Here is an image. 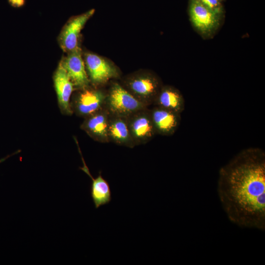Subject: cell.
Instances as JSON below:
<instances>
[{"instance_id": "ac0fdd59", "label": "cell", "mask_w": 265, "mask_h": 265, "mask_svg": "<svg viewBox=\"0 0 265 265\" xmlns=\"http://www.w3.org/2000/svg\"><path fill=\"white\" fill-rule=\"evenodd\" d=\"M220 0L222 1V0Z\"/></svg>"}, {"instance_id": "9a60e30c", "label": "cell", "mask_w": 265, "mask_h": 265, "mask_svg": "<svg viewBox=\"0 0 265 265\" xmlns=\"http://www.w3.org/2000/svg\"><path fill=\"white\" fill-rule=\"evenodd\" d=\"M156 106L181 114L184 110L185 102L180 91L169 85L162 86L154 102Z\"/></svg>"}, {"instance_id": "8fae6325", "label": "cell", "mask_w": 265, "mask_h": 265, "mask_svg": "<svg viewBox=\"0 0 265 265\" xmlns=\"http://www.w3.org/2000/svg\"><path fill=\"white\" fill-rule=\"evenodd\" d=\"M109 117V113L104 107L85 117L80 128L94 140L102 143L108 142Z\"/></svg>"}, {"instance_id": "5bb4252c", "label": "cell", "mask_w": 265, "mask_h": 265, "mask_svg": "<svg viewBox=\"0 0 265 265\" xmlns=\"http://www.w3.org/2000/svg\"><path fill=\"white\" fill-rule=\"evenodd\" d=\"M80 153L83 162V166L80 167V169L87 174L92 180L91 196L95 208L98 209L100 207L110 203L111 200V191L109 184L103 177L101 171L99 172L96 178L93 177L80 151Z\"/></svg>"}, {"instance_id": "277c9868", "label": "cell", "mask_w": 265, "mask_h": 265, "mask_svg": "<svg viewBox=\"0 0 265 265\" xmlns=\"http://www.w3.org/2000/svg\"><path fill=\"white\" fill-rule=\"evenodd\" d=\"M188 15L194 28L206 39L214 35L221 26L223 17L207 8L199 0H189Z\"/></svg>"}, {"instance_id": "5b68a950", "label": "cell", "mask_w": 265, "mask_h": 265, "mask_svg": "<svg viewBox=\"0 0 265 265\" xmlns=\"http://www.w3.org/2000/svg\"><path fill=\"white\" fill-rule=\"evenodd\" d=\"M127 118L135 146L146 144L156 134L148 107L139 110Z\"/></svg>"}, {"instance_id": "8992f818", "label": "cell", "mask_w": 265, "mask_h": 265, "mask_svg": "<svg viewBox=\"0 0 265 265\" xmlns=\"http://www.w3.org/2000/svg\"><path fill=\"white\" fill-rule=\"evenodd\" d=\"M95 12L94 9L71 18L62 28L58 41L61 49L67 53L79 47L80 31Z\"/></svg>"}, {"instance_id": "52a82bcc", "label": "cell", "mask_w": 265, "mask_h": 265, "mask_svg": "<svg viewBox=\"0 0 265 265\" xmlns=\"http://www.w3.org/2000/svg\"><path fill=\"white\" fill-rule=\"evenodd\" d=\"M106 93L97 89H82L71 104L73 112L83 117L105 107Z\"/></svg>"}, {"instance_id": "30bf717a", "label": "cell", "mask_w": 265, "mask_h": 265, "mask_svg": "<svg viewBox=\"0 0 265 265\" xmlns=\"http://www.w3.org/2000/svg\"><path fill=\"white\" fill-rule=\"evenodd\" d=\"M53 80L61 112L65 115H71L73 112L70 98L74 85L60 62L54 73Z\"/></svg>"}, {"instance_id": "9c48e42d", "label": "cell", "mask_w": 265, "mask_h": 265, "mask_svg": "<svg viewBox=\"0 0 265 265\" xmlns=\"http://www.w3.org/2000/svg\"><path fill=\"white\" fill-rule=\"evenodd\" d=\"M60 62L74 86L81 89L88 87L90 80L85 70L80 47L67 53V55Z\"/></svg>"}, {"instance_id": "7c38bea8", "label": "cell", "mask_w": 265, "mask_h": 265, "mask_svg": "<svg viewBox=\"0 0 265 265\" xmlns=\"http://www.w3.org/2000/svg\"><path fill=\"white\" fill-rule=\"evenodd\" d=\"M156 133L169 136L177 130L181 121V114L155 106L150 110Z\"/></svg>"}, {"instance_id": "3957f363", "label": "cell", "mask_w": 265, "mask_h": 265, "mask_svg": "<svg viewBox=\"0 0 265 265\" xmlns=\"http://www.w3.org/2000/svg\"><path fill=\"white\" fill-rule=\"evenodd\" d=\"M147 107L117 82L113 83L106 93L105 107L111 114L128 117Z\"/></svg>"}, {"instance_id": "e0dca14e", "label": "cell", "mask_w": 265, "mask_h": 265, "mask_svg": "<svg viewBox=\"0 0 265 265\" xmlns=\"http://www.w3.org/2000/svg\"><path fill=\"white\" fill-rule=\"evenodd\" d=\"M9 4L14 7H21L25 5L26 0H7Z\"/></svg>"}, {"instance_id": "7a4b0ae2", "label": "cell", "mask_w": 265, "mask_h": 265, "mask_svg": "<svg viewBox=\"0 0 265 265\" xmlns=\"http://www.w3.org/2000/svg\"><path fill=\"white\" fill-rule=\"evenodd\" d=\"M123 86L137 100L147 106L154 103L161 87V82L156 75L148 72L134 73L124 80Z\"/></svg>"}, {"instance_id": "2e32d148", "label": "cell", "mask_w": 265, "mask_h": 265, "mask_svg": "<svg viewBox=\"0 0 265 265\" xmlns=\"http://www.w3.org/2000/svg\"><path fill=\"white\" fill-rule=\"evenodd\" d=\"M205 6L215 13L223 17L224 8L220 0H199Z\"/></svg>"}, {"instance_id": "4fadbf2b", "label": "cell", "mask_w": 265, "mask_h": 265, "mask_svg": "<svg viewBox=\"0 0 265 265\" xmlns=\"http://www.w3.org/2000/svg\"><path fill=\"white\" fill-rule=\"evenodd\" d=\"M108 136L109 142L132 148L135 146L132 138L127 118L109 113Z\"/></svg>"}, {"instance_id": "6da1fadb", "label": "cell", "mask_w": 265, "mask_h": 265, "mask_svg": "<svg viewBox=\"0 0 265 265\" xmlns=\"http://www.w3.org/2000/svg\"><path fill=\"white\" fill-rule=\"evenodd\" d=\"M217 191L228 217L237 225L265 229V154L251 148L219 172Z\"/></svg>"}, {"instance_id": "ba28073f", "label": "cell", "mask_w": 265, "mask_h": 265, "mask_svg": "<svg viewBox=\"0 0 265 265\" xmlns=\"http://www.w3.org/2000/svg\"><path fill=\"white\" fill-rule=\"evenodd\" d=\"M85 64L89 80L95 85L106 83L118 75L113 65L94 53H87L85 55Z\"/></svg>"}]
</instances>
